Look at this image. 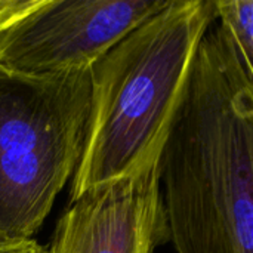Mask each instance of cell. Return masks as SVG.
Segmentation results:
<instances>
[{"label":"cell","mask_w":253,"mask_h":253,"mask_svg":"<svg viewBox=\"0 0 253 253\" xmlns=\"http://www.w3.org/2000/svg\"><path fill=\"white\" fill-rule=\"evenodd\" d=\"M211 0H169L90 68V108L70 202L157 165L185 98Z\"/></svg>","instance_id":"cell-2"},{"label":"cell","mask_w":253,"mask_h":253,"mask_svg":"<svg viewBox=\"0 0 253 253\" xmlns=\"http://www.w3.org/2000/svg\"><path fill=\"white\" fill-rule=\"evenodd\" d=\"M0 253H46V249L40 246L34 239L18 242L0 240Z\"/></svg>","instance_id":"cell-8"},{"label":"cell","mask_w":253,"mask_h":253,"mask_svg":"<svg viewBox=\"0 0 253 253\" xmlns=\"http://www.w3.org/2000/svg\"><path fill=\"white\" fill-rule=\"evenodd\" d=\"M43 0H0V33L34 10Z\"/></svg>","instance_id":"cell-7"},{"label":"cell","mask_w":253,"mask_h":253,"mask_svg":"<svg viewBox=\"0 0 253 253\" xmlns=\"http://www.w3.org/2000/svg\"><path fill=\"white\" fill-rule=\"evenodd\" d=\"M169 0H43L0 33V68L25 76L92 68Z\"/></svg>","instance_id":"cell-4"},{"label":"cell","mask_w":253,"mask_h":253,"mask_svg":"<svg viewBox=\"0 0 253 253\" xmlns=\"http://www.w3.org/2000/svg\"><path fill=\"white\" fill-rule=\"evenodd\" d=\"M176 253H253V74L219 25L194 59L159 160Z\"/></svg>","instance_id":"cell-1"},{"label":"cell","mask_w":253,"mask_h":253,"mask_svg":"<svg viewBox=\"0 0 253 253\" xmlns=\"http://www.w3.org/2000/svg\"><path fill=\"white\" fill-rule=\"evenodd\" d=\"M215 18L239 52L245 67L253 74V1L216 0Z\"/></svg>","instance_id":"cell-6"},{"label":"cell","mask_w":253,"mask_h":253,"mask_svg":"<svg viewBox=\"0 0 253 253\" xmlns=\"http://www.w3.org/2000/svg\"><path fill=\"white\" fill-rule=\"evenodd\" d=\"M168 242L157 163L70 202L46 253H154Z\"/></svg>","instance_id":"cell-5"},{"label":"cell","mask_w":253,"mask_h":253,"mask_svg":"<svg viewBox=\"0 0 253 253\" xmlns=\"http://www.w3.org/2000/svg\"><path fill=\"white\" fill-rule=\"evenodd\" d=\"M90 68L25 76L0 68V240H31L80 162Z\"/></svg>","instance_id":"cell-3"}]
</instances>
